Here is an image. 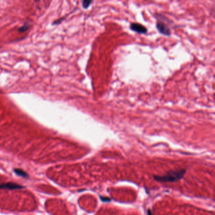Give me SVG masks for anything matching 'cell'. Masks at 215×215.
I'll return each mask as SVG.
<instances>
[{
	"label": "cell",
	"mask_w": 215,
	"mask_h": 215,
	"mask_svg": "<svg viewBox=\"0 0 215 215\" xmlns=\"http://www.w3.org/2000/svg\"><path fill=\"white\" fill-rule=\"evenodd\" d=\"M186 172L184 169L170 170L163 175H155L153 178L160 182H174L182 179Z\"/></svg>",
	"instance_id": "cell-1"
},
{
	"label": "cell",
	"mask_w": 215,
	"mask_h": 215,
	"mask_svg": "<svg viewBox=\"0 0 215 215\" xmlns=\"http://www.w3.org/2000/svg\"><path fill=\"white\" fill-rule=\"evenodd\" d=\"M156 29H157L160 33H162L164 35L170 36V34H171L170 29L163 22L158 21L157 23H156Z\"/></svg>",
	"instance_id": "cell-2"
},
{
	"label": "cell",
	"mask_w": 215,
	"mask_h": 215,
	"mask_svg": "<svg viewBox=\"0 0 215 215\" xmlns=\"http://www.w3.org/2000/svg\"><path fill=\"white\" fill-rule=\"evenodd\" d=\"M130 29L131 30L139 33H146L147 32V29L145 26L141 24L136 23H132L130 25Z\"/></svg>",
	"instance_id": "cell-3"
},
{
	"label": "cell",
	"mask_w": 215,
	"mask_h": 215,
	"mask_svg": "<svg viewBox=\"0 0 215 215\" xmlns=\"http://www.w3.org/2000/svg\"><path fill=\"white\" fill-rule=\"evenodd\" d=\"M23 188V187L20 186L18 184L15 183L8 182L6 184H0V189H20Z\"/></svg>",
	"instance_id": "cell-4"
},
{
	"label": "cell",
	"mask_w": 215,
	"mask_h": 215,
	"mask_svg": "<svg viewBox=\"0 0 215 215\" xmlns=\"http://www.w3.org/2000/svg\"><path fill=\"white\" fill-rule=\"evenodd\" d=\"M14 172H15V173L17 175L23 177H29L28 174H27L25 172H24V171H23V170H22L21 169H15L14 170Z\"/></svg>",
	"instance_id": "cell-5"
},
{
	"label": "cell",
	"mask_w": 215,
	"mask_h": 215,
	"mask_svg": "<svg viewBox=\"0 0 215 215\" xmlns=\"http://www.w3.org/2000/svg\"><path fill=\"white\" fill-rule=\"evenodd\" d=\"M92 3H93V1H87V0H85V1H82L83 7L85 9H87V8H89V6L91 5Z\"/></svg>",
	"instance_id": "cell-6"
},
{
	"label": "cell",
	"mask_w": 215,
	"mask_h": 215,
	"mask_svg": "<svg viewBox=\"0 0 215 215\" xmlns=\"http://www.w3.org/2000/svg\"><path fill=\"white\" fill-rule=\"evenodd\" d=\"M27 29L28 28H27L26 26H23L22 27H20V28L18 29V30L20 32H25L27 30Z\"/></svg>",
	"instance_id": "cell-7"
}]
</instances>
